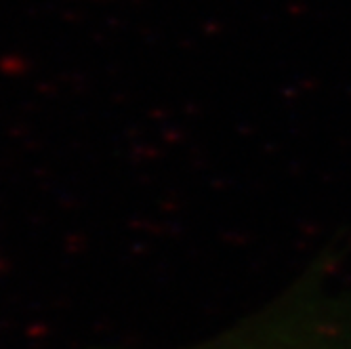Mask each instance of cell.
<instances>
[{
  "label": "cell",
  "instance_id": "obj_1",
  "mask_svg": "<svg viewBox=\"0 0 351 349\" xmlns=\"http://www.w3.org/2000/svg\"><path fill=\"white\" fill-rule=\"evenodd\" d=\"M221 349H351V289L313 269Z\"/></svg>",
  "mask_w": 351,
  "mask_h": 349
}]
</instances>
